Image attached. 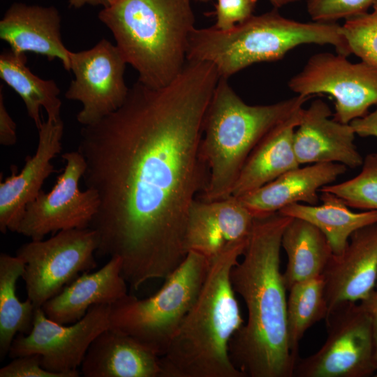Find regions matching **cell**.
<instances>
[{"instance_id":"ba28073f","label":"cell","mask_w":377,"mask_h":377,"mask_svg":"<svg viewBox=\"0 0 377 377\" xmlns=\"http://www.w3.org/2000/svg\"><path fill=\"white\" fill-rule=\"evenodd\" d=\"M327 336L313 355L297 360L293 377H367L377 370L372 320L360 302H343L329 311Z\"/></svg>"},{"instance_id":"2e32d148","label":"cell","mask_w":377,"mask_h":377,"mask_svg":"<svg viewBox=\"0 0 377 377\" xmlns=\"http://www.w3.org/2000/svg\"><path fill=\"white\" fill-rule=\"evenodd\" d=\"M332 115L328 105L320 99L304 108L293 138L300 165L337 163L350 168L362 166L364 158L355 145L353 128Z\"/></svg>"},{"instance_id":"7c38bea8","label":"cell","mask_w":377,"mask_h":377,"mask_svg":"<svg viewBox=\"0 0 377 377\" xmlns=\"http://www.w3.org/2000/svg\"><path fill=\"white\" fill-rule=\"evenodd\" d=\"M65 168L47 193L40 191L26 207L17 233L31 240L43 239L49 233L89 228L98 207L96 193L81 191L79 182L85 170V161L77 150L62 155Z\"/></svg>"},{"instance_id":"277c9868","label":"cell","mask_w":377,"mask_h":377,"mask_svg":"<svg viewBox=\"0 0 377 377\" xmlns=\"http://www.w3.org/2000/svg\"><path fill=\"white\" fill-rule=\"evenodd\" d=\"M98 17L143 84L165 87L182 71L195 28L191 0H117Z\"/></svg>"},{"instance_id":"52a82bcc","label":"cell","mask_w":377,"mask_h":377,"mask_svg":"<svg viewBox=\"0 0 377 377\" xmlns=\"http://www.w3.org/2000/svg\"><path fill=\"white\" fill-rule=\"evenodd\" d=\"M211 262L198 253L188 252L155 294L142 300L127 294L113 303L110 328L163 356L194 304Z\"/></svg>"},{"instance_id":"e575fe53","label":"cell","mask_w":377,"mask_h":377,"mask_svg":"<svg viewBox=\"0 0 377 377\" xmlns=\"http://www.w3.org/2000/svg\"><path fill=\"white\" fill-rule=\"evenodd\" d=\"M369 313L373 326L375 342L377 341V290L375 289L363 300L360 302Z\"/></svg>"},{"instance_id":"d6a6232c","label":"cell","mask_w":377,"mask_h":377,"mask_svg":"<svg viewBox=\"0 0 377 377\" xmlns=\"http://www.w3.org/2000/svg\"><path fill=\"white\" fill-rule=\"evenodd\" d=\"M17 142L16 124L6 110L3 87L0 86V144L12 146Z\"/></svg>"},{"instance_id":"44dd1931","label":"cell","mask_w":377,"mask_h":377,"mask_svg":"<svg viewBox=\"0 0 377 377\" xmlns=\"http://www.w3.org/2000/svg\"><path fill=\"white\" fill-rule=\"evenodd\" d=\"M84 377H162L160 357L111 328L91 343L80 366Z\"/></svg>"},{"instance_id":"603a6c76","label":"cell","mask_w":377,"mask_h":377,"mask_svg":"<svg viewBox=\"0 0 377 377\" xmlns=\"http://www.w3.org/2000/svg\"><path fill=\"white\" fill-rule=\"evenodd\" d=\"M320 193V205L295 203L283 207L279 212L314 225L326 237L334 256H340L354 232L377 222V210L354 212L336 195L325 191Z\"/></svg>"},{"instance_id":"b9f144b4","label":"cell","mask_w":377,"mask_h":377,"mask_svg":"<svg viewBox=\"0 0 377 377\" xmlns=\"http://www.w3.org/2000/svg\"><path fill=\"white\" fill-rule=\"evenodd\" d=\"M376 376H377V375H376Z\"/></svg>"},{"instance_id":"e0dca14e","label":"cell","mask_w":377,"mask_h":377,"mask_svg":"<svg viewBox=\"0 0 377 377\" xmlns=\"http://www.w3.org/2000/svg\"><path fill=\"white\" fill-rule=\"evenodd\" d=\"M323 276L328 312L341 302L364 300L377 278V222L354 232L343 254L333 255Z\"/></svg>"},{"instance_id":"3957f363","label":"cell","mask_w":377,"mask_h":377,"mask_svg":"<svg viewBox=\"0 0 377 377\" xmlns=\"http://www.w3.org/2000/svg\"><path fill=\"white\" fill-rule=\"evenodd\" d=\"M247 243L212 260L194 304L160 357L162 377H245L233 364L229 346L244 325L230 272Z\"/></svg>"},{"instance_id":"d590c367","label":"cell","mask_w":377,"mask_h":377,"mask_svg":"<svg viewBox=\"0 0 377 377\" xmlns=\"http://www.w3.org/2000/svg\"><path fill=\"white\" fill-rule=\"evenodd\" d=\"M117 0H68V6L71 8L78 9L86 5L101 6L107 8L112 5Z\"/></svg>"},{"instance_id":"ab89813d","label":"cell","mask_w":377,"mask_h":377,"mask_svg":"<svg viewBox=\"0 0 377 377\" xmlns=\"http://www.w3.org/2000/svg\"><path fill=\"white\" fill-rule=\"evenodd\" d=\"M195 1H202V2H207L210 0H195Z\"/></svg>"},{"instance_id":"1f68e13d","label":"cell","mask_w":377,"mask_h":377,"mask_svg":"<svg viewBox=\"0 0 377 377\" xmlns=\"http://www.w3.org/2000/svg\"><path fill=\"white\" fill-rule=\"evenodd\" d=\"M0 377H70L68 374L45 369L41 365L40 356L27 355L13 358L0 369Z\"/></svg>"},{"instance_id":"f1b7e54d","label":"cell","mask_w":377,"mask_h":377,"mask_svg":"<svg viewBox=\"0 0 377 377\" xmlns=\"http://www.w3.org/2000/svg\"><path fill=\"white\" fill-rule=\"evenodd\" d=\"M341 31L351 54L377 67V16L365 13L347 19Z\"/></svg>"},{"instance_id":"484cf974","label":"cell","mask_w":377,"mask_h":377,"mask_svg":"<svg viewBox=\"0 0 377 377\" xmlns=\"http://www.w3.org/2000/svg\"><path fill=\"white\" fill-rule=\"evenodd\" d=\"M24 267L18 256L0 254V358L8 355L17 334H27L32 329L37 307L29 300L21 302L16 284Z\"/></svg>"},{"instance_id":"5bb4252c","label":"cell","mask_w":377,"mask_h":377,"mask_svg":"<svg viewBox=\"0 0 377 377\" xmlns=\"http://www.w3.org/2000/svg\"><path fill=\"white\" fill-rule=\"evenodd\" d=\"M255 219L236 197L214 201L195 199L188 213L186 250L212 261L224 251L246 244Z\"/></svg>"},{"instance_id":"74e56055","label":"cell","mask_w":377,"mask_h":377,"mask_svg":"<svg viewBox=\"0 0 377 377\" xmlns=\"http://www.w3.org/2000/svg\"><path fill=\"white\" fill-rule=\"evenodd\" d=\"M372 7L374 9L372 13L377 16V1L374 3Z\"/></svg>"},{"instance_id":"4316f807","label":"cell","mask_w":377,"mask_h":377,"mask_svg":"<svg viewBox=\"0 0 377 377\" xmlns=\"http://www.w3.org/2000/svg\"><path fill=\"white\" fill-rule=\"evenodd\" d=\"M287 299L288 343L293 355L299 359V343L314 324L325 319L328 305L323 274L297 282L289 289Z\"/></svg>"},{"instance_id":"9a60e30c","label":"cell","mask_w":377,"mask_h":377,"mask_svg":"<svg viewBox=\"0 0 377 377\" xmlns=\"http://www.w3.org/2000/svg\"><path fill=\"white\" fill-rule=\"evenodd\" d=\"M62 119L43 121L38 131V142L35 154L26 158L25 164L17 173L12 166L11 175L0 181V231L17 232L27 205L41 191L45 180L54 172L51 161L60 153L64 134Z\"/></svg>"},{"instance_id":"8d00e7d4","label":"cell","mask_w":377,"mask_h":377,"mask_svg":"<svg viewBox=\"0 0 377 377\" xmlns=\"http://www.w3.org/2000/svg\"><path fill=\"white\" fill-rule=\"evenodd\" d=\"M298 1L300 0H269V1L275 8H279L282 6L297 2Z\"/></svg>"},{"instance_id":"4dcf8cb0","label":"cell","mask_w":377,"mask_h":377,"mask_svg":"<svg viewBox=\"0 0 377 377\" xmlns=\"http://www.w3.org/2000/svg\"><path fill=\"white\" fill-rule=\"evenodd\" d=\"M257 0H217L213 26L219 30H228L253 15Z\"/></svg>"},{"instance_id":"8992f818","label":"cell","mask_w":377,"mask_h":377,"mask_svg":"<svg viewBox=\"0 0 377 377\" xmlns=\"http://www.w3.org/2000/svg\"><path fill=\"white\" fill-rule=\"evenodd\" d=\"M303 44L330 45L338 54H351L341 25L299 22L274 10L253 15L228 30L194 28L188 40L187 60L211 63L221 77L228 79L253 64L281 59Z\"/></svg>"},{"instance_id":"d4e9b609","label":"cell","mask_w":377,"mask_h":377,"mask_svg":"<svg viewBox=\"0 0 377 377\" xmlns=\"http://www.w3.org/2000/svg\"><path fill=\"white\" fill-rule=\"evenodd\" d=\"M27 60L24 53L3 51L0 54V77L20 96L38 129L43 121L40 108L46 111L48 119L57 121L61 119L60 89L53 80H44L33 73Z\"/></svg>"},{"instance_id":"836d02e7","label":"cell","mask_w":377,"mask_h":377,"mask_svg":"<svg viewBox=\"0 0 377 377\" xmlns=\"http://www.w3.org/2000/svg\"><path fill=\"white\" fill-rule=\"evenodd\" d=\"M356 135L362 137L377 138V108L362 117L350 123Z\"/></svg>"},{"instance_id":"7a4b0ae2","label":"cell","mask_w":377,"mask_h":377,"mask_svg":"<svg viewBox=\"0 0 377 377\" xmlns=\"http://www.w3.org/2000/svg\"><path fill=\"white\" fill-rule=\"evenodd\" d=\"M292 217L278 212L256 218L230 281L244 300L247 320L233 335L230 359L245 377H293L297 359L290 349L287 288L280 268L281 238Z\"/></svg>"},{"instance_id":"5b68a950","label":"cell","mask_w":377,"mask_h":377,"mask_svg":"<svg viewBox=\"0 0 377 377\" xmlns=\"http://www.w3.org/2000/svg\"><path fill=\"white\" fill-rule=\"evenodd\" d=\"M310 96L297 95L269 105L246 103L221 77L207 108L200 143L208 181L201 200L228 198L251 153L275 126L288 119Z\"/></svg>"},{"instance_id":"f35d334b","label":"cell","mask_w":377,"mask_h":377,"mask_svg":"<svg viewBox=\"0 0 377 377\" xmlns=\"http://www.w3.org/2000/svg\"><path fill=\"white\" fill-rule=\"evenodd\" d=\"M375 357H376V363H377V341L376 342Z\"/></svg>"},{"instance_id":"4fadbf2b","label":"cell","mask_w":377,"mask_h":377,"mask_svg":"<svg viewBox=\"0 0 377 377\" xmlns=\"http://www.w3.org/2000/svg\"><path fill=\"white\" fill-rule=\"evenodd\" d=\"M127 63L116 45L103 38L90 49L70 52L74 75L65 96L82 108L77 121L93 124L119 108L129 88L124 80Z\"/></svg>"},{"instance_id":"30bf717a","label":"cell","mask_w":377,"mask_h":377,"mask_svg":"<svg viewBox=\"0 0 377 377\" xmlns=\"http://www.w3.org/2000/svg\"><path fill=\"white\" fill-rule=\"evenodd\" d=\"M288 87L297 95H330L335 101L333 118L350 124L377 105V67L362 60L350 62L338 53H317L290 78Z\"/></svg>"},{"instance_id":"f546056e","label":"cell","mask_w":377,"mask_h":377,"mask_svg":"<svg viewBox=\"0 0 377 377\" xmlns=\"http://www.w3.org/2000/svg\"><path fill=\"white\" fill-rule=\"evenodd\" d=\"M377 0H307L306 10L315 22H335L367 13Z\"/></svg>"},{"instance_id":"7402d4cb","label":"cell","mask_w":377,"mask_h":377,"mask_svg":"<svg viewBox=\"0 0 377 377\" xmlns=\"http://www.w3.org/2000/svg\"><path fill=\"white\" fill-rule=\"evenodd\" d=\"M303 110H297L263 138L245 162L231 196H241L300 166L293 138Z\"/></svg>"},{"instance_id":"83f0119b","label":"cell","mask_w":377,"mask_h":377,"mask_svg":"<svg viewBox=\"0 0 377 377\" xmlns=\"http://www.w3.org/2000/svg\"><path fill=\"white\" fill-rule=\"evenodd\" d=\"M342 199L349 207L377 210V153L367 154L360 172L352 179L331 184L320 189Z\"/></svg>"},{"instance_id":"d6986e66","label":"cell","mask_w":377,"mask_h":377,"mask_svg":"<svg viewBox=\"0 0 377 377\" xmlns=\"http://www.w3.org/2000/svg\"><path fill=\"white\" fill-rule=\"evenodd\" d=\"M347 171L337 163H313L289 170L263 186L237 198L255 218L279 212L295 203L318 205L320 189Z\"/></svg>"},{"instance_id":"8fae6325","label":"cell","mask_w":377,"mask_h":377,"mask_svg":"<svg viewBox=\"0 0 377 377\" xmlns=\"http://www.w3.org/2000/svg\"><path fill=\"white\" fill-rule=\"evenodd\" d=\"M110 308L111 304L94 305L78 321L64 325L47 318L42 308L38 307L31 330L15 337L8 355L13 359L37 354L45 369L78 377L77 368L91 343L110 327Z\"/></svg>"},{"instance_id":"ffe728a7","label":"cell","mask_w":377,"mask_h":377,"mask_svg":"<svg viewBox=\"0 0 377 377\" xmlns=\"http://www.w3.org/2000/svg\"><path fill=\"white\" fill-rule=\"evenodd\" d=\"M122 260L114 256L98 270L77 277L41 306L50 319L73 324L96 304H112L127 293V282L121 274Z\"/></svg>"},{"instance_id":"cb8c5ba5","label":"cell","mask_w":377,"mask_h":377,"mask_svg":"<svg viewBox=\"0 0 377 377\" xmlns=\"http://www.w3.org/2000/svg\"><path fill=\"white\" fill-rule=\"evenodd\" d=\"M288 262L283 273L287 290L295 283L323 274L333 256L325 235L314 225L292 218L281 238Z\"/></svg>"},{"instance_id":"9c48e42d","label":"cell","mask_w":377,"mask_h":377,"mask_svg":"<svg viewBox=\"0 0 377 377\" xmlns=\"http://www.w3.org/2000/svg\"><path fill=\"white\" fill-rule=\"evenodd\" d=\"M98 246L97 234L90 228L61 230L20 246L16 256L24 263L21 278L27 299L41 307L80 274L94 269Z\"/></svg>"},{"instance_id":"6da1fadb","label":"cell","mask_w":377,"mask_h":377,"mask_svg":"<svg viewBox=\"0 0 377 377\" xmlns=\"http://www.w3.org/2000/svg\"><path fill=\"white\" fill-rule=\"evenodd\" d=\"M220 78L213 64L187 61L168 85L138 80L119 108L82 127V178L99 201L89 226L96 255L120 258L134 290L165 279L186 257L189 210L208 181L204 119Z\"/></svg>"},{"instance_id":"60d3db41","label":"cell","mask_w":377,"mask_h":377,"mask_svg":"<svg viewBox=\"0 0 377 377\" xmlns=\"http://www.w3.org/2000/svg\"><path fill=\"white\" fill-rule=\"evenodd\" d=\"M375 290H377V278H376V286H375Z\"/></svg>"},{"instance_id":"ac0fdd59","label":"cell","mask_w":377,"mask_h":377,"mask_svg":"<svg viewBox=\"0 0 377 377\" xmlns=\"http://www.w3.org/2000/svg\"><path fill=\"white\" fill-rule=\"evenodd\" d=\"M61 15L54 6L13 3L0 20V38L17 54L32 52L59 59L70 71V52L61 34Z\"/></svg>"}]
</instances>
